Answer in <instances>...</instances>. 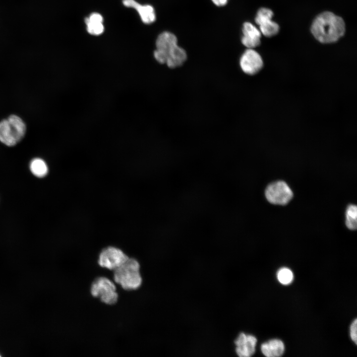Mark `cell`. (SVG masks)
<instances>
[{"instance_id":"obj_7","label":"cell","mask_w":357,"mask_h":357,"mask_svg":"<svg viewBox=\"0 0 357 357\" xmlns=\"http://www.w3.org/2000/svg\"><path fill=\"white\" fill-rule=\"evenodd\" d=\"M129 257L120 249L109 246L100 252L98 263L102 267L115 270L123 263Z\"/></svg>"},{"instance_id":"obj_11","label":"cell","mask_w":357,"mask_h":357,"mask_svg":"<svg viewBox=\"0 0 357 357\" xmlns=\"http://www.w3.org/2000/svg\"><path fill=\"white\" fill-rule=\"evenodd\" d=\"M123 4L127 7L135 9L139 14L142 21L147 24L155 21L156 14L154 8L150 5H142L135 0H122Z\"/></svg>"},{"instance_id":"obj_12","label":"cell","mask_w":357,"mask_h":357,"mask_svg":"<svg viewBox=\"0 0 357 357\" xmlns=\"http://www.w3.org/2000/svg\"><path fill=\"white\" fill-rule=\"evenodd\" d=\"M241 42L248 48L253 49L260 44L261 33L253 25L245 22L242 28Z\"/></svg>"},{"instance_id":"obj_1","label":"cell","mask_w":357,"mask_h":357,"mask_svg":"<svg viewBox=\"0 0 357 357\" xmlns=\"http://www.w3.org/2000/svg\"><path fill=\"white\" fill-rule=\"evenodd\" d=\"M155 59L160 63H166L171 68L181 66L187 59L186 52L178 45L177 38L173 33L164 32L156 41Z\"/></svg>"},{"instance_id":"obj_19","label":"cell","mask_w":357,"mask_h":357,"mask_svg":"<svg viewBox=\"0 0 357 357\" xmlns=\"http://www.w3.org/2000/svg\"><path fill=\"white\" fill-rule=\"evenodd\" d=\"M228 0H212L213 2L218 6L225 5L227 3Z\"/></svg>"},{"instance_id":"obj_6","label":"cell","mask_w":357,"mask_h":357,"mask_svg":"<svg viewBox=\"0 0 357 357\" xmlns=\"http://www.w3.org/2000/svg\"><path fill=\"white\" fill-rule=\"evenodd\" d=\"M267 200L271 203L285 205L293 197V193L286 182L279 180L269 184L265 189Z\"/></svg>"},{"instance_id":"obj_5","label":"cell","mask_w":357,"mask_h":357,"mask_svg":"<svg viewBox=\"0 0 357 357\" xmlns=\"http://www.w3.org/2000/svg\"><path fill=\"white\" fill-rule=\"evenodd\" d=\"M91 295L100 299L103 303L108 305L115 304L119 298L114 283L108 278L99 277L95 279L91 284Z\"/></svg>"},{"instance_id":"obj_3","label":"cell","mask_w":357,"mask_h":357,"mask_svg":"<svg viewBox=\"0 0 357 357\" xmlns=\"http://www.w3.org/2000/svg\"><path fill=\"white\" fill-rule=\"evenodd\" d=\"M114 279L126 291L138 289L142 283L138 261L135 258H128L114 270Z\"/></svg>"},{"instance_id":"obj_4","label":"cell","mask_w":357,"mask_h":357,"mask_svg":"<svg viewBox=\"0 0 357 357\" xmlns=\"http://www.w3.org/2000/svg\"><path fill=\"white\" fill-rule=\"evenodd\" d=\"M26 125L19 116L11 115L0 121V141L7 146H13L23 139Z\"/></svg>"},{"instance_id":"obj_2","label":"cell","mask_w":357,"mask_h":357,"mask_svg":"<svg viewBox=\"0 0 357 357\" xmlns=\"http://www.w3.org/2000/svg\"><path fill=\"white\" fill-rule=\"evenodd\" d=\"M311 31L314 37L322 43H332L338 41L345 32L343 19L331 12L326 11L314 20Z\"/></svg>"},{"instance_id":"obj_18","label":"cell","mask_w":357,"mask_h":357,"mask_svg":"<svg viewBox=\"0 0 357 357\" xmlns=\"http://www.w3.org/2000/svg\"><path fill=\"white\" fill-rule=\"evenodd\" d=\"M350 337L352 341L357 344V319L356 318L350 326Z\"/></svg>"},{"instance_id":"obj_8","label":"cell","mask_w":357,"mask_h":357,"mask_svg":"<svg viewBox=\"0 0 357 357\" xmlns=\"http://www.w3.org/2000/svg\"><path fill=\"white\" fill-rule=\"evenodd\" d=\"M239 65L244 73L253 75L261 70L263 66V61L259 53L253 49L248 48L241 56Z\"/></svg>"},{"instance_id":"obj_9","label":"cell","mask_w":357,"mask_h":357,"mask_svg":"<svg viewBox=\"0 0 357 357\" xmlns=\"http://www.w3.org/2000/svg\"><path fill=\"white\" fill-rule=\"evenodd\" d=\"M273 16V12L271 10L261 8L258 11L255 18L256 23L259 25L260 32L266 37L274 36L279 32L278 24L271 20Z\"/></svg>"},{"instance_id":"obj_13","label":"cell","mask_w":357,"mask_h":357,"mask_svg":"<svg viewBox=\"0 0 357 357\" xmlns=\"http://www.w3.org/2000/svg\"><path fill=\"white\" fill-rule=\"evenodd\" d=\"M87 31L88 33L94 36H99L104 31L103 17L99 13H92L85 18Z\"/></svg>"},{"instance_id":"obj_14","label":"cell","mask_w":357,"mask_h":357,"mask_svg":"<svg viewBox=\"0 0 357 357\" xmlns=\"http://www.w3.org/2000/svg\"><path fill=\"white\" fill-rule=\"evenodd\" d=\"M262 354L267 357L281 356L285 351L283 342L279 339H272L263 343L261 346Z\"/></svg>"},{"instance_id":"obj_16","label":"cell","mask_w":357,"mask_h":357,"mask_svg":"<svg viewBox=\"0 0 357 357\" xmlns=\"http://www.w3.org/2000/svg\"><path fill=\"white\" fill-rule=\"evenodd\" d=\"M346 225L348 229L356 230L357 227V208L354 204H350L346 211Z\"/></svg>"},{"instance_id":"obj_15","label":"cell","mask_w":357,"mask_h":357,"mask_svg":"<svg viewBox=\"0 0 357 357\" xmlns=\"http://www.w3.org/2000/svg\"><path fill=\"white\" fill-rule=\"evenodd\" d=\"M30 169L32 173L38 178L45 177L48 172L46 162L41 158L33 159L30 162Z\"/></svg>"},{"instance_id":"obj_10","label":"cell","mask_w":357,"mask_h":357,"mask_svg":"<svg viewBox=\"0 0 357 357\" xmlns=\"http://www.w3.org/2000/svg\"><path fill=\"white\" fill-rule=\"evenodd\" d=\"M257 339L253 335L240 333L235 341L236 352L240 357H249L255 352Z\"/></svg>"},{"instance_id":"obj_17","label":"cell","mask_w":357,"mask_h":357,"mask_svg":"<svg viewBox=\"0 0 357 357\" xmlns=\"http://www.w3.org/2000/svg\"><path fill=\"white\" fill-rule=\"evenodd\" d=\"M277 277L280 283L283 285H288L293 280L294 275L292 271L289 268H281L277 272Z\"/></svg>"}]
</instances>
